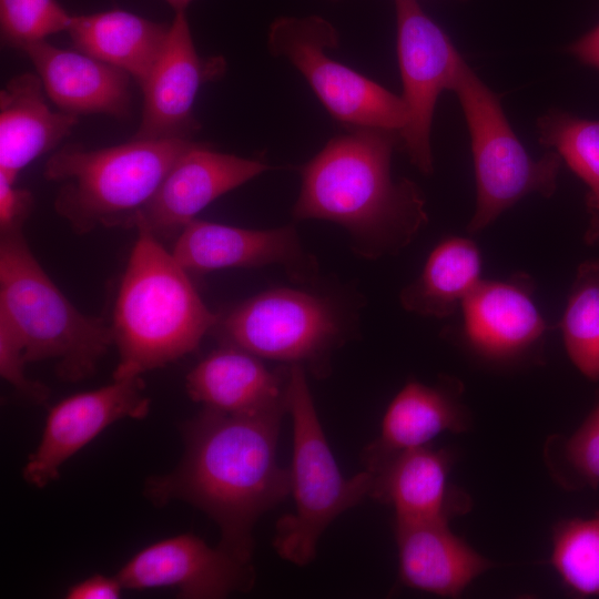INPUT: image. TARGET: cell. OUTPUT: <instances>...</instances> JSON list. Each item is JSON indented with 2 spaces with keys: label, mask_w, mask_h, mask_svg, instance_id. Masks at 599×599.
<instances>
[{
  "label": "cell",
  "mask_w": 599,
  "mask_h": 599,
  "mask_svg": "<svg viewBox=\"0 0 599 599\" xmlns=\"http://www.w3.org/2000/svg\"><path fill=\"white\" fill-rule=\"evenodd\" d=\"M286 413L287 404L250 415L203 407L182 425L181 464L149 478L146 497L156 506L174 499L195 506L217 525L219 547L252 562L255 524L291 495L290 470L277 461Z\"/></svg>",
  "instance_id": "cell-1"
},
{
  "label": "cell",
  "mask_w": 599,
  "mask_h": 599,
  "mask_svg": "<svg viewBox=\"0 0 599 599\" xmlns=\"http://www.w3.org/2000/svg\"><path fill=\"white\" fill-rule=\"evenodd\" d=\"M398 144V132L376 128H353L331 139L298 167L301 189L293 219L342 226L352 250L363 258L399 253L426 226L428 214L416 183L392 176Z\"/></svg>",
  "instance_id": "cell-2"
},
{
  "label": "cell",
  "mask_w": 599,
  "mask_h": 599,
  "mask_svg": "<svg viewBox=\"0 0 599 599\" xmlns=\"http://www.w3.org/2000/svg\"><path fill=\"white\" fill-rule=\"evenodd\" d=\"M118 285L110 327L112 378L141 376L195 352L216 324L189 272L142 226Z\"/></svg>",
  "instance_id": "cell-3"
},
{
  "label": "cell",
  "mask_w": 599,
  "mask_h": 599,
  "mask_svg": "<svg viewBox=\"0 0 599 599\" xmlns=\"http://www.w3.org/2000/svg\"><path fill=\"white\" fill-rule=\"evenodd\" d=\"M361 300L351 291L276 287L217 315L211 333L221 345L282 365H301L314 377L332 370L334 353L356 334Z\"/></svg>",
  "instance_id": "cell-4"
},
{
  "label": "cell",
  "mask_w": 599,
  "mask_h": 599,
  "mask_svg": "<svg viewBox=\"0 0 599 599\" xmlns=\"http://www.w3.org/2000/svg\"><path fill=\"white\" fill-rule=\"evenodd\" d=\"M194 141L142 140L89 150L68 144L45 162L43 176L59 184L53 207L78 235L97 229H135L142 209Z\"/></svg>",
  "instance_id": "cell-5"
},
{
  "label": "cell",
  "mask_w": 599,
  "mask_h": 599,
  "mask_svg": "<svg viewBox=\"0 0 599 599\" xmlns=\"http://www.w3.org/2000/svg\"><path fill=\"white\" fill-rule=\"evenodd\" d=\"M0 318L19 336L27 363L52 361L67 383L91 377L113 345L110 324L70 302L38 262L23 231L0 234Z\"/></svg>",
  "instance_id": "cell-6"
},
{
  "label": "cell",
  "mask_w": 599,
  "mask_h": 599,
  "mask_svg": "<svg viewBox=\"0 0 599 599\" xmlns=\"http://www.w3.org/2000/svg\"><path fill=\"white\" fill-rule=\"evenodd\" d=\"M301 365H290L287 413L293 422V457L290 470L294 511L280 518L273 547L296 566L315 559L321 536L344 511L369 497L374 474L364 469L345 477L324 434Z\"/></svg>",
  "instance_id": "cell-7"
},
{
  "label": "cell",
  "mask_w": 599,
  "mask_h": 599,
  "mask_svg": "<svg viewBox=\"0 0 599 599\" xmlns=\"http://www.w3.org/2000/svg\"><path fill=\"white\" fill-rule=\"evenodd\" d=\"M461 105L474 160L476 209L467 226L478 233L524 196H551L561 159H534L509 124L500 101L465 62L453 88Z\"/></svg>",
  "instance_id": "cell-8"
},
{
  "label": "cell",
  "mask_w": 599,
  "mask_h": 599,
  "mask_svg": "<svg viewBox=\"0 0 599 599\" xmlns=\"http://www.w3.org/2000/svg\"><path fill=\"white\" fill-rule=\"evenodd\" d=\"M338 42L337 30L319 16L280 17L267 34L271 52L301 72L334 120L400 133L408 120L402 95L328 55Z\"/></svg>",
  "instance_id": "cell-9"
},
{
  "label": "cell",
  "mask_w": 599,
  "mask_h": 599,
  "mask_svg": "<svg viewBox=\"0 0 599 599\" xmlns=\"http://www.w3.org/2000/svg\"><path fill=\"white\" fill-rule=\"evenodd\" d=\"M396 51L408 120L400 145L424 174L434 170L430 131L435 105L453 90L466 62L447 33L423 10L418 0H394Z\"/></svg>",
  "instance_id": "cell-10"
},
{
  "label": "cell",
  "mask_w": 599,
  "mask_h": 599,
  "mask_svg": "<svg viewBox=\"0 0 599 599\" xmlns=\"http://www.w3.org/2000/svg\"><path fill=\"white\" fill-rule=\"evenodd\" d=\"M173 242L171 253L189 273L277 265L295 283L314 284L319 278L317 258L304 247L293 224L256 230L194 219Z\"/></svg>",
  "instance_id": "cell-11"
},
{
  "label": "cell",
  "mask_w": 599,
  "mask_h": 599,
  "mask_svg": "<svg viewBox=\"0 0 599 599\" xmlns=\"http://www.w3.org/2000/svg\"><path fill=\"white\" fill-rule=\"evenodd\" d=\"M124 589L174 588L189 599L225 598L255 583L252 562L243 561L202 538L181 534L136 552L119 570Z\"/></svg>",
  "instance_id": "cell-12"
},
{
  "label": "cell",
  "mask_w": 599,
  "mask_h": 599,
  "mask_svg": "<svg viewBox=\"0 0 599 599\" xmlns=\"http://www.w3.org/2000/svg\"><path fill=\"white\" fill-rule=\"evenodd\" d=\"M141 376L113 379L109 385L74 394L47 415L37 449L22 469L23 479L42 488L59 477L60 467L108 426L123 418L143 419L151 400Z\"/></svg>",
  "instance_id": "cell-13"
},
{
  "label": "cell",
  "mask_w": 599,
  "mask_h": 599,
  "mask_svg": "<svg viewBox=\"0 0 599 599\" xmlns=\"http://www.w3.org/2000/svg\"><path fill=\"white\" fill-rule=\"evenodd\" d=\"M268 170L271 165L261 160L194 142L171 166L135 227H144L161 242L174 241L209 204Z\"/></svg>",
  "instance_id": "cell-14"
},
{
  "label": "cell",
  "mask_w": 599,
  "mask_h": 599,
  "mask_svg": "<svg viewBox=\"0 0 599 599\" xmlns=\"http://www.w3.org/2000/svg\"><path fill=\"white\" fill-rule=\"evenodd\" d=\"M221 57L196 52L185 11L175 12L164 49L142 87V119L133 139H191L200 130L193 105L201 87L221 77Z\"/></svg>",
  "instance_id": "cell-15"
},
{
  "label": "cell",
  "mask_w": 599,
  "mask_h": 599,
  "mask_svg": "<svg viewBox=\"0 0 599 599\" xmlns=\"http://www.w3.org/2000/svg\"><path fill=\"white\" fill-rule=\"evenodd\" d=\"M290 365L270 369L262 358L220 345L186 375L189 397L217 412L250 415L286 405Z\"/></svg>",
  "instance_id": "cell-16"
},
{
  "label": "cell",
  "mask_w": 599,
  "mask_h": 599,
  "mask_svg": "<svg viewBox=\"0 0 599 599\" xmlns=\"http://www.w3.org/2000/svg\"><path fill=\"white\" fill-rule=\"evenodd\" d=\"M50 100L73 115L108 114L124 119L130 112L131 77L83 52L58 48L47 40L24 49Z\"/></svg>",
  "instance_id": "cell-17"
},
{
  "label": "cell",
  "mask_w": 599,
  "mask_h": 599,
  "mask_svg": "<svg viewBox=\"0 0 599 599\" xmlns=\"http://www.w3.org/2000/svg\"><path fill=\"white\" fill-rule=\"evenodd\" d=\"M526 275L480 281L464 300V332L470 346L489 358H508L528 349L547 331Z\"/></svg>",
  "instance_id": "cell-18"
},
{
  "label": "cell",
  "mask_w": 599,
  "mask_h": 599,
  "mask_svg": "<svg viewBox=\"0 0 599 599\" xmlns=\"http://www.w3.org/2000/svg\"><path fill=\"white\" fill-rule=\"evenodd\" d=\"M395 538L400 582L432 595L458 597L493 566L447 520L396 521Z\"/></svg>",
  "instance_id": "cell-19"
},
{
  "label": "cell",
  "mask_w": 599,
  "mask_h": 599,
  "mask_svg": "<svg viewBox=\"0 0 599 599\" xmlns=\"http://www.w3.org/2000/svg\"><path fill=\"white\" fill-rule=\"evenodd\" d=\"M458 395L459 386L450 380L436 386L408 382L388 405L379 435L361 454L365 469L375 474L402 451L426 446L445 432H464Z\"/></svg>",
  "instance_id": "cell-20"
},
{
  "label": "cell",
  "mask_w": 599,
  "mask_h": 599,
  "mask_svg": "<svg viewBox=\"0 0 599 599\" xmlns=\"http://www.w3.org/2000/svg\"><path fill=\"white\" fill-rule=\"evenodd\" d=\"M44 93L40 77L30 72L11 78L0 91V173L12 182L78 123L77 115L52 111Z\"/></svg>",
  "instance_id": "cell-21"
},
{
  "label": "cell",
  "mask_w": 599,
  "mask_h": 599,
  "mask_svg": "<svg viewBox=\"0 0 599 599\" xmlns=\"http://www.w3.org/2000/svg\"><path fill=\"white\" fill-rule=\"evenodd\" d=\"M450 455L426 446L392 458L374 474L369 497L389 505L396 521L449 520L458 495L448 485Z\"/></svg>",
  "instance_id": "cell-22"
},
{
  "label": "cell",
  "mask_w": 599,
  "mask_h": 599,
  "mask_svg": "<svg viewBox=\"0 0 599 599\" xmlns=\"http://www.w3.org/2000/svg\"><path fill=\"white\" fill-rule=\"evenodd\" d=\"M170 24L130 11L72 16L67 32L79 51L126 72L142 89L166 42Z\"/></svg>",
  "instance_id": "cell-23"
},
{
  "label": "cell",
  "mask_w": 599,
  "mask_h": 599,
  "mask_svg": "<svg viewBox=\"0 0 599 599\" xmlns=\"http://www.w3.org/2000/svg\"><path fill=\"white\" fill-rule=\"evenodd\" d=\"M481 257L477 245L448 237L429 254L420 275L399 294L402 306L423 316L448 317L480 283Z\"/></svg>",
  "instance_id": "cell-24"
},
{
  "label": "cell",
  "mask_w": 599,
  "mask_h": 599,
  "mask_svg": "<svg viewBox=\"0 0 599 599\" xmlns=\"http://www.w3.org/2000/svg\"><path fill=\"white\" fill-rule=\"evenodd\" d=\"M560 327L571 363L599 380V258L579 265Z\"/></svg>",
  "instance_id": "cell-25"
},
{
  "label": "cell",
  "mask_w": 599,
  "mask_h": 599,
  "mask_svg": "<svg viewBox=\"0 0 599 599\" xmlns=\"http://www.w3.org/2000/svg\"><path fill=\"white\" fill-rule=\"evenodd\" d=\"M537 131L539 142L554 149L589 187V213H599V120L551 110L538 120Z\"/></svg>",
  "instance_id": "cell-26"
},
{
  "label": "cell",
  "mask_w": 599,
  "mask_h": 599,
  "mask_svg": "<svg viewBox=\"0 0 599 599\" xmlns=\"http://www.w3.org/2000/svg\"><path fill=\"white\" fill-rule=\"evenodd\" d=\"M551 565L573 595L599 596V512L556 526Z\"/></svg>",
  "instance_id": "cell-27"
},
{
  "label": "cell",
  "mask_w": 599,
  "mask_h": 599,
  "mask_svg": "<svg viewBox=\"0 0 599 599\" xmlns=\"http://www.w3.org/2000/svg\"><path fill=\"white\" fill-rule=\"evenodd\" d=\"M71 18L55 0H0L1 39L6 45L22 51L67 31Z\"/></svg>",
  "instance_id": "cell-28"
},
{
  "label": "cell",
  "mask_w": 599,
  "mask_h": 599,
  "mask_svg": "<svg viewBox=\"0 0 599 599\" xmlns=\"http://www.w3.org/2000/svg\"><path fill=\"white\" fill-rule=\"evenodd\" d=\"M569 477L580 486L599 485V403L562 446Z\"/></svg>",
  "instance_id": "cell-29"
},
{
  "label": "cell",
  "mask_w": 599,
  "mask_h": 599,
  "mask_svg": "<svg viewBox=\"0 0 599 599\" xmlns=\"http://www.w3.org/2000/svg\"><path fill=\"white\" fill-rule=\"evenodd\" d=\"M27 361L24 347L14 329L0 318V375L24 397L44 404L50 389L38 380L30 379L24 372Z\"/></svg>",
  "instance_id": "cell-30"
},
{
  "label": "cell",
  "mask_w": 599,
  "mask_h": 599,
  "mask_svg": "<svg viewBox=\"0 0 599 599\" xmlns=\"http://www.w3.org/2000/svg\"><path fill=\"white\" fill-rule=\"evenodd\" d=\"M33 207L32 192L0 173V234L23 231Z\"/></svg>",
  "instance_id": "cell-31"
},
{
  "label": "cell",
  "mask_w": 599,
  "mask_h": 599,
  "mask_svg": "<svg viewBox=\"0 0 599 599\" xmlns=\"http://www.w3.org/2000/svg\"><path fill=\"white\" fill-rule=\"evenodd\" d=\"M123 586L115 576L93 575L74 585L65 592L68 599H116Z\"/></svg>",
  "instance_id": "cell-32"
},
{
  "label": "cell",
  "mask_w": 599,
  "mask_h": 599,
  "mask_svg": "<svg viewBox=\"0 0 599 599\" xmlns=\"http://www.w3.org/2000/svg\"><path fill=\"white\" fill-rule=\"evenodd\" d=\"M582 63L599 69V23L568 47Z\"/></svg>",
  "instance_id": "cell-33"
},
{
  "label": "cell",
  "mask_w": 599,
  "mask_h": 599,
  "mask_svg": "<svg viewBox=\"0 0 599 599\" xmlns=\"http://www.w3.org/2000/svg\"><path fill=\"white\" fill-rule=\"evenodd\" d=\"M590 223L585 234L588 244L599 243V213L590 214Z\"/></svg>",
  "instance_id": "cell-34"
},
{
  "label": "cell",
  "mask_w": 599,
  "mask_h": 599,
  "mask_svg": "<svg viewBox=\"0 0 599 599\" xmlns=\"http://www.w3.org/2000/svg\"><path fill=\"white\" fill-rule=\"evenodd\" d=\"M175 12L185 11L192 0H165Z\"/></svg>",
  "instance_id": "cell-35"
}]
</instances>
